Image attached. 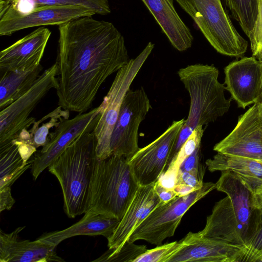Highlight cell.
Returning <instances> with one entry per match:
<instances>
[{
	"label": "cell",
	"instance_id": "obj_14",
	"mask_svg": "<svg viewBox=\"0 0 262 262\" xmlns=\"http://www.w3.org/2000/svg\"><path fill=\"white\" fill-rule=\"evenodd\" d=\"M166 262H242L245 248L189 232Z\"/></svg>",
	"mask_w": 262,
	"mask_h": 262
},
{
	"label": "cell",
	"instance_id": "obj_10",
	"mask_svg": "<svg viewBox=\"0 0 262 262\" xmlns=\"http://www.w3.org/2000/svg\"><path fill=\"white\" fill-rule=\"evenodd\" d=\"M184 121V118L173 121L161 136L140 148L129 159L131 170L139 186L156 182L167 169Z\"/></svg>",
	"mask_w": 262,
	"mask_h": 262
},
{
	"label": "cell",
	"instance_id": "obj_15",
	"mask_svg": "<svg viewBox=\"0 0 262 262\" xmlns=\"http://www.w3.org/2000/svg\"><path fill=\"white\" fill-rule=\"evenodd\" d=\"M96 13L79 5L49 7L25 14L5 12L0 17L1 36L11 35L18 31L42 26H60L73 19Z\"/></svg>",
	"mask_w": 262,
	"mask_h": 262
},
{
	"label": "cell",
	"instance_id": "obj_13",
	"mask_svg": "<svg viewBox=\"0 0 262 262\" xmlns=\"http://www.w3.org/2000/svg\"><path fill=\"white\" fill-rule=\"evenodd\" d=\"M213 150L225 155L262 160V110L253 104L239 116L229 134Z\"/></svg>",
	"mask_w": 262,
	"mask_h": 262
},
{
	"label": "cell",
	"instance_id": "obj_29",
	"mask_svg": "<svg viewBox=\"0 0 262 262\" xmlns=\"http://www.w3.org/2000/svg\"><path fill=\"white\" fill-rule=\"evenodd\" d=\"M147 250L145 245H138L126 241L118 249H109L94 261L134 262Z\"/></svg>",
	"mask_w": 262,
	"mask_h": 262
},
{
	"label": "cell",
	"instance_id": "obj_37",
	"mask_svg": "<svg viewBox=\"0 0 262 262\" xmlns=\"http://www.w3.org/2000/svg\"><path fill=\"white\" fill-rule=\"evenodd\" d=\"M172 188L179 196L187 195L196 190L193 187L184 184H176Z\"/></svg>",
	"mask_w": 262,
	"mask_h": 262
},
{
	"label": "cell",
	"instance_id": "obj_8",
	"mask_svg": "<svg viewBox=\"0 0 262 262\" xmlns=\"http://www.w3.org/2000/svg\"><path fill=\"white\" fill-rule=\"evenodd\" d=\"M216 188L215 183L206 182L202 188L157 206L134 230L127 241L144 240L156 246L172 236L181 219L196 202Z\"/></svg>",
	"mask_w": 262,
	"mask_h": 262
},
{
	"label": "cell",
	"instance_id": "obj_28",
	"mask_svg": "<svg viewBox=\"0 0 262 262\" xmlns=\"http://www.w3.org/2000/svg\"><path fill=\"white\" fill-rule=\"evenodd\" d=\"M203 126L196 127L190 136L183 144L179 151L172 159L168 168L166 170V176L173 180L174 182L176 175L179 167L188 156L191 155L195 149L201 146V140L204 134Z\"/></svg>",
	"mask_w": 262,
	"mask_h": 262
},
{
	"label": "cell",
	"instance_id": "obj_20",
	"mask_svg": "<svg viewBox=\"0 0 262 262\" xmlns=\"http://www.w3.org/2000/svg\"><path fill=\"white\" fill-rule=\"evenodd\" d=\"M142 1L176 49L182 52L191 47L193 37L176 11L173 0Z\"/></svg>",
	"mask_w": 262,
	"mask_h": 262
},
{
	"label": "cell",
	"instance_id": "obj_39",
	"mask_svg": "<svg viewBox=\"0 0 262 262\" xmlns=\"http://www.w3.org/2000/svg\"><path fill=\"white\" fill-rule=\"evenodd\" d=\"M12 0H0V17H2L9 7Z\"/></svg>",
	"mask_w": 262,
	"mask_h": 262
},
{
	"label": "cell",
	"instance_id": "obj_2",
	"mask_svg": "<svg viewBox=\"0 0 262 262\" xmlns=\"http://www.w3.org/2000/svg\"><path fill=\"white\" fill-rule=\"evenodd\" d=\"M216 189L227 196L217 202L207 216L203 235L246 248L257 232L261 208L255 203L254 193L243 181L230 170L221 171Z\"/></svg>",
	"mask_w": 262,
	"mask_h": 262
},
{
	"label": "cell",
	"instance_id": "obj_9",
	"mask_svg": "<svg viewBox=\"0 0 262 262\" xmlns=\"http://www.w3.org/2000/svg\"><path fill=\"white\" fill-rule=\"evenodd\" d=\"M56 63L42 72L32 86L23 95L0 112V146L16 139L35 119L29 117L37 104L52 89L57 90L58 80Z\"/></svg>",
	"mask_w": 262,
	"mask_h": 262
},
{
	"label": "cell",
	"instance_id": "obj_11",
	"mask_svg": "<svg viewBox=\"0 0 262 262\" xmlns=\"http://www.w3.org/2000/svg\"><path fill=\"white\" fill-rule=\"evenodd\" d=\"M151 108L150 100L141 87L127 92L114 128L110 143L112 155L129 159L140 149L138 130Z\"/></svg>",
	"mask_w": 262,
	"mask_h": 262
},
{
	"label": "cell",
	"instance_id": "obj_32",
	"mask_svg": "<svg viewBox=\"0 0 262 262\" xmlns=\"http://www.w3.org/2000/svg\"><path fill=\"white\" fill-rule=\"evenodd\" d=\"M201 148L200 146L181 163L177 173L178 172H190L203 181L205 168L201 163Z\"/></svg>",
	"mask_w": 262,
	"mask_h": 262
},
{
	"label": "cell",
	"instance_id": "obj_18",
	"mask_svg": "<svg viewBox=\"0 0 262 262\" xmlns=\"http://www.w3.org/2000/svg\"><path fill=\"white\" fill-rule=\"evenodd\" d=\"M25 228L19 227L10 233L0 230L1 262L64 261L54 246L40 241L21 240L19 233Z\"/></svg>",
	"mask_w": 262,
	"mask_h": 262
},
{
	"label": "cell",
	"instance_id": "obj_16",
	"mask_svg": "<svg viewBox=\"0 0 262 262\" xmlns=\"http://www.w3.org/2000/svg\"><path fill=\"white\" fill-rule=\"evenodd\" d=\"M226 89L239 107L254 104L258 97L262 62L253 56L235 60L224 69Z\"/></svg>",
	"mask_w": 262,
	"mask_h": 262
},
{
	"label": "cell",
	"instance_id": "obj_19",
	"mask_svg": "<svg viewBox=\"0 0 262 262\" xmlns=\"http://www.w3.org/2000/svg\"><path fill=\"white\" fill-rule=\"evenodd\" d=\"M155 183L139 186L115 231L107 239L109 249H116L121 247L134 230L157 206L161 204L160 198L155 189Z\"/></svg>",
	"mask_w": 262,
	"mask_h": 262
},
{
	"label": "cell",
	"instance_id": "obj_31",
	"mask_svg": "<svg viewBox=\"0 0 262 262\" xmlns=\"http://www.w3.org/2000/svg\"><path fill=\"white\" fill-rule=\"evenodd\" d=\"M252 56L262 61V0H258V12L248 37Z\"/></svg>",
	"mask_w": 262,
	"mask_h": 262
},
{
	"label": "cell",
	"instance_id": "obj_42",
	"mask_svg": "<svg viewBox=\"0 0 262 262\" xmlns=\"http://www.w3.org/2000/svg\"><path fill=\"white\" fill-rule=\"evenodd\" d=\"M260 105V107H261V110H262V105Z\"/></svg>",
	"mask_w": 262,
	"mask_h": 262
},
{
	"label": "cell",
	"instance_id": "obj_24",
	"mask_svg": "<svg viewBox=\"0 0 262 262\" xmlns=\"http://www.w3.org/2000/svg\"><path fill=\"white\" fill-rule=\"evenodd\" d=\"M69 5L81 6L97 14L107 15L111 12L108 0H12L5 12L25 14L46 7Z\"/></svg>",
	"mask_w": 262,
	"mask_h": 262
},
{
	"label": "cell",
	"instance_id": "obj_12",
	"mask_svg": "<svg viewBox=\"0 0 262 262\" xmlns=\"http://www.w3.org/2000/svg\"><path fill=\"white\" fill-rule=\"evenodd\" d=\"M100 105L91 111L79 113L71 119L63 121L50 133L46 143L35 152L31 170L34 180L62 154L80 135L93 132L100 118Z\"/></svg>",
	"mask_w": 262,
	"mask_h": 262
},
{
	"label": "cell",
	"instance_id": "obj_7",
	"mask_svg": "<svg viewBox=\"0 0 262 262\" xmlns=\"http://www.w3.org/2000/svg\"><path fill=\"white\" fill-rule=\"evenodd\" d=\"M154 46L149 42L137 57L130 59L117 72L107 95L100 105L101 115L94 130L97 139L96 156L99 160L111 156V137L124 98Z\"/></svg>",
	"mask_w": 262,
	"mask_h": 262
},
{
	"label": "cell",
	"instance_id": "obj_38",
	"mask_svg": "<svg viewBox=\"0 0 262 262\" xmlns=\"http://www.w3.org/2000/svg\"><path fill=\"white\" fill-rule=\"evenodd\" d=\"M254 197L256 206L262 208V187L254 194Z\"/></svg>",
	"mask_w": 262,
	"mask_h": 262
},
{
	"label": "cell",
	"instance_id": "obj_30",
	"mask_svg": "<svg viewBox=\"0 0 262 262\" xmlns=\"http://www.w3.org/2000/svg\"><path fill=\"white\" fill-rule=\"evenodd\" d=\"M180 241L157 246L156 248L147 250L135 259L134 262H166L168 257L180 247Z\"/></svg>",
	"mask_w": 262,
	"mask_h": 262
},
{
	"label": "cell",
	"instance_id": "obj_40",
	"mask_svg": "<svg viewBox=\"0 0 262 262\" xmlns=\"http://www.w3.org/2000/svg\"><path fill=\"white\" fill-rule=\"evenodd\" d=\"M262 62V61H261ZM258 105H262V74L260 79V87L258 97L255 103Z\"/></svg>",
	"mask_w": 262,
	"mask_h": 262
},
{
	"label": "cell",
	"instance_id": "obj_41",
	"mask_svg": "<svg viewBox=\"0 0 262 262\" xmlns=\"http://www.w3.org/2000/svg\"><path fill=\"white\" fill-rule=\"evenodd\" d=\"M258 262H262V256L259 258L258 260Z\"/></svg>",
	"mask_w": 262,
	"mask_h": 262
},
{
	"label": "cell",
	"instance_id": "obj_26",
	"mask_svg": "<svg viewBox=\"0 0 262 262\" xmlns=\"http://www.w3.org/2000/svg\"><path fill=\"white\" fill-rule=\"evenodd\" d=\"M70 112L59 106L50 112L49 121L43 123V117L38 121H35L29 130L23 129L14 140L27 144L36 149L43 146L47 141L50 130L57 127L63 121L69 119ZM48 114L49 118V113Z\"/></svg>",
	"mask_w": 262,
	"mask_h": 262
},
{
	"label": "cell",
	"instance_id": "obj_22",
	"mask_svg": "<svg viewBox=\"0 0 262 262\" xmlns=\"http://www.w3.org/2000/svg\"><path fill=\"white\" fill-rule=\"evenodd\" d=\"M205 163L211 172H234L254 194L262 187V160L217 152Z\"/></svg>",
	"mask_w": 262,
	"mask_h": 262
},
{
	"label": "cell",
	"instance_id": "obj_1",
	"mask_svg": "<svg viewBox=\"0 0 262 262\" xmlns=\"http://www.w3.org/2000/svg\"><path fill=\"white\" fill-rule=\"evenodd\" d=\"M58 31V104L83 113L106 79L129 62L124 38L112 23L92 16L62 24Z\"/></svg>",
	"mask_w": 262,
	"mask_h": 262
},
{
	"label": "cell",
	"instance_id": "obj_36",
	"mask_svg": "<svg viewBox=\"0 0 262 262\" xmlns=\"http://www.w3.org/2000/svg\"><path fill=\"white\" fill-rule=\"evenodd\" d=\"M15 201L11 192V187H5L0 189V211L10 210Z\"/></svg>",
	"mask_w": 262,
	"mask_h": 262
},
{
	"label": "cell",
	"instance_id": "obj_25",
	"mask_svg": "<svg viewBox=\"0 0 262 262\" xmlns=\"http://www.w3.org/2000/svg\"><path fill=\"white\" fill-rule=\"evenodd\" d=\"M32 160L25 162L13 141L0 146V189L11 187L31 166Z\"/></svg>",
	"mask_w": 262,
	"mask_h": 262
},
{
	"label": "cell",
	"instance_id": "obj_34",
	"mask_svg": "<svg viewBox=\"0 0 262 262\" xmlns=\"http://www.w3.org/2000/svg\"><path fill=\"white\" fill-rule=\"evenodd\" d=\"M204 183L203 181L200 180L196 176L190 172H178L173 186L178 184H184L198 190L203 187Z\"/></svg>",
	"mask_w": 262,
	"mask_h": 262
},
{
	"label": "cell",
	"instance_id": "obj_3",
	"mask_svg": "<svg viewBox=\"0 0 262 262\" xmlns=\"http://www.w3.org/2000/svg\"><path fill=\"white\" fill-rule=\"evenodd\" d=\"M178 74L189 94L190 104L173 158L196 127L213 122L228 112L231 100L226 98V86L219 81V70L213 64L189 65L180 69Z\"/></svg>",
	"mask_w": 262,
	"mask_h": 262
},
{
	"label": "cell",
	"instance_id": "obj_23",
	"mask_svg": "<svg viewBox=\"0 0 262 262\" xmlns=\"http://www.w3.org/2000/svg\"><path fill=\"white\" fill-rule=\"evenodd\" d=\"M41 64L32 68L1 72V111L25 94L41 75Z\"/></svg>",
	"mask_w": 262,
	"mask_h": 262
},
{
	"label": "cell",
	"instance_id": "obj_35",
	"mask_svg": "<svg viewBox=\"0 0 262 262\" xmlns=\"http://www.w3.org/2000/svg\"><path fill=\"white\" fill-rule=\"evenodd\" d=\"M155 189L160 198L161 204L167 203L178 196L172 187L168 188L164 186L160 180L155 183Z\"/></svg>",
	"mask_w": 262,
	"mask_h": 262
},
{
	"label": "cell",
	"instance_id": "obj_17",
	"mask_svg": "<svg viewBox=\"0 0 262 262\" xmlns=\"http://www.w3.org/2000/svg\"><path fill=\"white\" fill-rule=\"evenodd\" d=\"M51 32L41 27L0 52V71L34 67L40 64Z\"/></svg>",
	"mask_w": 262,
	"mask_h": 262
},
{
	"label": "cell",
	"instance_id": "obj_6",
	"mask_svg": "<svg viewBox=\"0 0 262 262\" xmlns=\"http://www.w3.org/2000/svg\"><path fill=\"white\" fill-rule=\"evenodd\" d=\"M175 1L218 53L242 57L246 52L248 43L235 29L222 0Z\"/></svg>",
	"mask_w": 262,
	"mask_h": 262
},
{
	"label": "cell",
	"instance_id": "obj_5",
	"mask_svg": "<svg viewBox=\"0 0 262 262\" xmlns=\"http://www.w3.org/2000/svg\"><path fill=\"white\" fill-rule=\"evenodd\" d=\"M128 161L117 155L97 159L86 211H93L121 220L139 186Z\"/></svg>",
	"mask_w": 262,
	"mask_h": 262
},
{
	"label": "cell",
	"instance_id": "obj_21",
	"mask_svg": "<svg viewBox=\"0 0 262 262\" xmlns=\"http://www.w3.org/2000/svg\"><path fill=\"white\" fill-rule=\"evenodd\" d=\"M120 221L117 218L88 210L81 219L69 227L45 233L38 239L55 247L64 239L77 235H102L108 239Z\"/></svg>",
	"mask_w": 262,
	"mask_h": 262
},
{
	"label": "cell",
	"instance_id": "obj_27",
	"mask_svg": "<svg viewBox=\"0 0 262 262\" xmlns=\"http://www.w3.org/2000/svg\"><path fill=\"white\" fill-rule=\"evenodd\" d=\"M232 17L249 37L258 12V0H222Z\"/></svg>",
	"mask_w": 262,
	"mask_h": 262
},
{
	"label": "cell",
	"instance_id": "obj_4",
	"mask_svg": "<svg viewBox=\"0 0 262 262\" xmlns=\"http://www.w3.org/2000/svg\"><path fill=\"white\" fill-rule=\"evenodd\" d=\"M97 139L94 132L85 133L74 140L48 167L61 186L63 209L74 218L87 210L92 174L96 161Z\"/></svg>",
	"mask_w": 262,
	"mask_h": 262
},
{
	"label": "cell",
	"instance_id": "obj_33",
	"mask_svg": "<svg viewBox=\"0 0 262 262\" xmlns=\"http://www.w3.org/2000/svg\"><path fill=\"white\" fill-rule=\"evenodd\" d=\"M259 228L245 250L242 262H258L262 256V208Z\"/></svg>",
	"mask_w": 262,
	"mask_h": 262
}]
</instances>
